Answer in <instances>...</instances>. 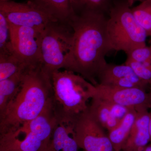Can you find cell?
I'll list each match as a JSON object with an SVG mask.
<instances>
[{
    "label": "cell",
    "instance_id": "1",
    "mask_svg": "<svg viewBox=\"0 0 151 151\" xmlns=\"http://www.w3.org/2000/svg\"><path fill=\"white\" fill-rule=\"evenodd\" d=\"M107 21L102 12L84 10L68 23L73 34L64 70L80 74L95 86L98 74L107 64L105 57L112 50Z\"/></svg>",
    "mask_w": 151,
    "mask_h": 151
},
{
    "label": "cell",
    "instance_id": "2",
    "mask_svg": "<svg viewBox=\"0 0 151 151\" xmlns=\"http://www.w3.org/2000/svg\"><path fill=\"white\" fill-rule=\"evenodd\" d=\"M52 97L51 76L40 65L28 67L18 91L0 115V135L16 132L38 116Z\"/></svg>",
    "mask_w": 151,
    "mask_h": 151
},
{
    "label": "cell",
    "instance_id": "3",
    "mask_svg": "<svg viewBox=\"0 0 151 151\" xmlns=\"http://www.w3.org/2000/svg\"><path fill=\"white\" fill-rule=\"evenodd\" d=\"M55 108L61 122L69 125L87 111V104L95 96L96 86L78 73L67 70L51 76Z\"/></svg>",
    "mask_w": 151,
    "mask_h": 151
},
{
    "label": "cell",
    "instance_id": "4",
    "mask_svg": "<svg viewBox=\"0 0 151 151\" xmlns=\"http://www.w3.org/2000/svg\"><path fill=\"white\" fill-rule=\"evenodd\" d=\"M127 2L120 3L110 10L106 31L112 50L127 54L134 49L145 46L147 35L139 24Z\"/></svg>",
    "mask_w": 151,
    "mask_h": 151
},
{
    "label": "cell",
    "instance_id": "5",
    "mask_svg": "<svg viewBox=\"0 0 151 151\" xmlns=\"http://www.w3.org/2000/svg\"><path fill=\"white\" fill-rule=\"evenodd\" d=\"M73 34L70 25L59 22H52L42 31L40 65L44 72L51 77L54 72L64 68Z\"/></svg>",
    "mask_w": 151,
    "mask_h": 151
},
{
    "label": "cell",
    "instance_id": "6",
    "mask_svg": "<svg viewBox=\"0 0 151 151\" xmlns=\"http://www.w3.org/2000/svg\"><path fill=\"white\" fill-rule=\"evenodd\" d=\"M60 122L52 99L38 116L12 134L23 151H42L49 145Z\"/></svg>",
    "mask_w": 151,
    "mask_h": 151
},
{
    "label": "cell",
    "instance_id": "7",
    "mask_svg": "<svg viewBox=\"0 0 151 151\" xmlns=\"http://www.w3.org/2000/svg\"><path fill=\"white\" fill-rule=\"evenodd\" d=\"M68 125L79 148L86 151H115L105 129L88 109Z\"/></svg>",
    "mask_w": 151,
    "mask_h": 151
},
{
    "label": "cell",
    "instance_id": "8",
    "mask_svg": "<svg viewBox=\"0 0 151 151\" xmlns=\"http://www.w3.org/2000/svg\"><path fill=\"white\" fill-rule=\"evenodd\" d=\"M0 13L11 24L34 28L42 31L52 22H58L29 0L26 3L11 0L0 1Z\"/></svg>",
    "mask_w": 151,
    "mask_h": 151
},
{
    "label": "cell",
    "instance_id": "9",
    "mask_svg": "<svg viewBox=\"0 0 151 151\" xmlns=\"http://www.w3.org/2000/svg\"><path fill=\"white\" fill-rule=\"evenodd\" d=\"M9 24L13 54L28 66L40 65L41 39L43 31Z\"/></svg>",
    "mask_w": 151,
    "mask_h": 151
},
{
    "label": "cell",
    "instance_id": "10",
    "mask_svg": "<svg viewBox=\"0 0 151 151\" xmlns=\"http://www.w3.org/2000/svg\"><path fill=\"white\" fill-rule=\"evenodd\" d=\"M95 95L106 101L135 109L137 112L151 108L149 93L141 88H121L97 84Z\"/></svg>",
    "mask_w": 151,
    "mask_h": 151
},
{
    "label": "cell",
    "instance_id": "11",
    "mask_svg": "<svg viewBox=\"0 0 151 151\" xmlns=\"http://www.w3.org/2000/svg\"><path fill=\"white\" fill-rule=\"evenodd\" d=\"M98 84L121 88H141L145 89L148 84L135 74L129 65L107 63L98 76Z\"/></svg>",
    "mask_w": 151,
    "mask_h": 151
},
{
    "label": "cell",
    "instance_id": "12",
    "mask_svg": "<svg viewBox=\"0 0 151 151\" xmlns=\"http://www.w3.org/2000/svg\"><path fill=\"white\" fill-rule=\"evenodd\" d=\"M137 112L134 123L122 151H143L150 142V113L148 110Z\"/></svg>",
    "mask_w": 151,
    "mask_h": 151
},
{
    "label": "cell",
    "instance_id": "13",
    "mask_svg": "<svg viewBox=\"0 0 151 151\" xmlns=\"http://www.w3.org/2000/svg\"><path fill=\"white\" fill-rule=\"evenodd\" d=\"M43 9L56 20L68 24L77 14L73 0H29Z\"/></svg>",
    "mask_w": 151,
    "mask_h": 151
},
{
    "label": "cell",
    "instance_id": "14",
    "mask_svg": "<svg viewBox=\"0 0 151 151\" xmlns=\"http://www.w3.org/2000/svg\"><path fill=\"white\" fill-rule=\"evenodd\" d=\"M88 110L95 120L108 132L114 129L121 121L113 116L109 102L95 95L91 99Z\"/></svg>",
    "mask_w": 151,
    "mask_h": 151
},
{
    "label": "cell",
    "instance_id": "15",
    "mask_svg": "<svg viewBox=\"0 0 151 151\" xmlns=\"http://www.w3.org/2000/svg\"><path fill=\"white\" fill-rule=\"evenodd\" d=\"M137 111L131 109L119 124L108 132V137L115 151H122L134 123Z\"/></svg>",
    "mask_w": 151,
    "mask_h": 151
},
{
    "label": "cell",
    "instance_id": "16",
    "mask_svg": "<svg viewBox=\"0 0 151 151\" xmlns=\"http://www.w3.org/2000/svg\"><path fill=\"white\" fill-rule=\"evenodd\" d=\"M51 143L55 151H78L79 148L71 135L70 126L62 122L55 129Z\"/></svg>",
    "mask_w": 151,
    "mask_h": 151
},
{
    "label": "cell",
    "instance_id": "17",
    "mask_svg": "<svg viewBox=\"0 0 151 151\" xmlns=\"http://www.w3.org/2000/svg\"><path fill=\"white\" fill-rule=\"evenodd\" d=\"M25 70L0 81V115L18 91Z\"/></svg>",
    "mask_w": 151,
    "mask_h": 151
},
{
    "label": "cell",
    "instance_id": "18",
    "mask_svg": "<svg viewBox=\"0 0 151 151\" xmlns=\"http://www.w3.org/2000/svg\"><path fill=\"white\" fill-rule=\"evenodd\" d=\"M29 67L13 54L0 55V81L9 78Z\"/></svg>",
    "mask_w": 151,
    "mask_h": 151
},
{
    "label": "cell",
    "instance_id": "19",
    "mask_svg": "<svg viewBox=\"0 0 151 151\" xmlns=\"http://www.w3.org/2000/svg\"><path fill=\"white\" fill-rule=\"evenodd\" d=\"M132 9L139 24L145 30L148 36H151V0H146Z\"/></svg>",
    "mask_w": 151,
    "mask_h": 151
},
{
    "label": "cell",
    "instance_id": "20",
    "mask_svg": "<svg viewBox=\"0 0 151 151\" xmlns=\"http://www.w3.org/2000/svg\"><path fill=\"white\" fill-rule=\"evenodd\" d=\"M12 54L9 24L4 16L0 13V55Z\"/></svg>",
    "mask_w": 151,
    "mask_h": 151
},
{
    "label": "cell",
    "instance_id": "21",
    "mask_svg": "<svg viewBox=\"0 0 151 151\" xmlns=\"http://www.w3.org/2000/svg\"><path fill=\"white\" fill-rule=\"evenodd\" d=\"M125 64L131 66L142 81L151 86V63L137 62L127 59Z\"/></svg>",
    "mask_w": 151,
    "mask_h": 151
},
{
    "label": "cell",
    "instance_id": "22",
    "mask_svg": "<svg viewBox=\"0 0 151 151\" xmlns=\"http://www.w3.org/2000/svg\"><path fill=\"white\" fill-rule=\"evenodd\" d=\"M127 60L139 63H151V47L147 45L132 50L127 53Z\"/></svg>",
    "mask_w": 151,
    "mask_h": 151
},
{
    "label": "cell",
    "instance_id": "23",
    "mask_svg": "<svg viewBox=\"0 0 151 151\" xmlns=\"http://www.w3.org/2000/svg\"><path fill=\"white\" fill-rule=\"evenodd\" d=\"M108 0H73L76 11L78 9L82 11H98L103 12V9L107 4Z\"/></svg>",
    "mask_w": 151,
    "mask_h": 151
},
{
    "label": "cell",
    "instance_id": "24",
    "mask_svg": "<svg viewBox=\"0 0 151 151\" xmlns=\"http://www.w3.org/2000/svg\"><path fill=\"white\" fill-rule=\"evenodd\" d=\"M0 151H23L12 134L0 135Z\"/></svg>",
    "mask_w": 151,
    "mask_h": 151
},
{
    "label": "cell",
    "instance_id": "25",
    "mask_svg": "<svg viewBox=\"0 0 151 151\" xmlns=\"http://www.w3.org/2000/svg\"><path fill=\"white\" fill-rule=\"evenodd\" d=\"M146 0H127V2L129 4L130 7L132 6L133 4L136 1H140V2H142Z\"/></svg>",
    "mask_w": 151,
    "mask_h": 151
},
{
    "label": "cell",
    "instance_id": "26",
    "mask_svg": "<svg viewBox=\"0 0 151 151\" xmlns=\"http://www.w3.org/2000/svg\"><path fill=\"white\" fill-rule=\"evenodd\" d=\"M42 151H55L53 147H52V145L51 140V142L50 143L49 145L47 146V147Z\"/></svg>",
    "mask_w": 151,
    "mask_h": 151
},
{
    "label": "cell",
    "instance_id": "27",
    "mask_svg": "<svg viewBox=\"0 0 151 151\" xmlns=\"http://www.w3.org/2000/svg\"><path fill=\"white\" fill-rule=\"evenodd\" d=\"M149 132L150 137V142H151V111L150 113V119L149 124Z\"/></svg>",
    "mask_w": 151,
    "mask_h": 151
},
{
    "label": "cell",
    "instance_id": "28",
    "mask_svg": "<svg viewBox=\"0 0 151 151\" xmlns=\"http://www.w3.org/2000/svg\"><path fill=\"white\" fill-rule=\"evenodd\" d=\"M143 151H151V145L147 146Z\"/></svg>",
    "mask_w": 151,
    "mask_h": 151
},
{
    "label": "cell",
    "instance_id": "29",
    "mask_svg": "<svg viewBox=\"0 0 151 151\" xmlns=\"http://www.w3.org/2000/svg\"><path fill=\"white\" fill-rule=\"evenodd\" d=\"M149 94H150V102H151V86L150 87V92H149Z\"/></svg>",
    "mask_w": 151,
    "mask_h": 151
},
{
    "label": "cell",
    "instance_id": "30",
    "mask_svg": "<svg viewBox=\"0 0 151 151\" xmlns=\"http://www.w3.org/2000/svg\"><path fill=\"white\" fill-rule=\"evenodd\" d=\"M7 1V0H0V1Z\"/></svg>",
    "mask_w": 151,
    "mask_h": 151
},
{
    "label": "cell",
    "instance_id": "31",
    "mask_svg": "<svg viewBox=\"0 0 151 151\" xmlns=\"http://www.w3.org/2000/svg\"><path fill=\"white\" fill-rule=\"evenodd\" d=\"M150 47H151V45H150Z\"/></svg>",
    "mask_w": 151,
    "mask_h": 151
},
{
    "label": "cell",
    "instance_id": "32",
    "mask_svg": "<svg viewBox=\"0 0 151 151\" xmlns=\"http://www.w3.org/2000/svg\"><path fill=\"white\" fill-rule=\"evenodd\" d=\"M83 151H84V150H83Z\"/></svg>",
    "mask_w": 151,
    "mask_h": 151
}]
</instances>
